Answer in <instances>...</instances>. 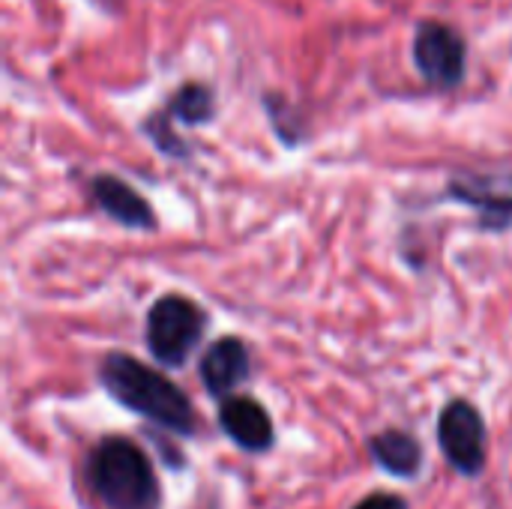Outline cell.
I'll return each instance as SVG.
<instances>
[{
    "label": "cell",
    "instance_id": "7a4b0ae2",
    "mask_svg": "<svg viewBox=\"0 0 512 509\" xmlns=\"http://www.w3.org/2000/svg\"><path fill=\"white\" fill-rule=\"evenodd\" d=\"M87 483L108 509H156L159 483L147 456L126 438H105L90 462Z\"/></svg>",
    "mask_w": 512,
    "mask_h": 509
},
{
    "label": "cell",
    "instance_id": "8992f818",
    "mask_svg": "<svg viewBox=\"0 0 512 509\" xmlns=\"http://www.w3.org/2000/svg\"><path fill=\"white\" fill-rule=\"evenodd\" d=\"M219 423L249 453H264L273 444V423L270 414L249 396H231L219 408Z\"/></svg>",
    "mask_w": 512,
    "mask_h": 509
},
{
    "label": "cell",
    "instance_id": "277c9868",
    "mask_svg": "<svg viewBox=\"0 0 512 509\" xmlns=\"http://www.w3.org/2000/svg\"><path fill=\"white\" fill-rule=\"evenodd\" d=\"M414 66L438 90H453L465 78V39L444 21H423L414 33Z\"/></svg>",
    "mask_w": 512,
    "mask_h": 509
},
{
    "label": "cell",
    "instance_id": "9c48e42d",
    "mask_svg": "<svg viewBox=\"0 0 512 509\" xmlns=\"http://www.w3.org/2000/svg\"><path fill=\"white\" fill-rule=\"evenodd\" d=\"M372 456L378 465L396 477H414L423 465V447L405 432H384L372 441Z\"/></svg>",
    "mask_w": 512,
    "mask_h": 509
},
{
    "label": "cell",
    "instance_id": "3957f363",
    "mask_svg": "<svg viewBox=\"0 0 512 509\" xmlns=\"http://www.w3.org/2000/svg\"><path fill=\"white\" fill-rule=\"evenodd\" d=\"M207 330V315L183 300V297H162L147 315V345L150 354L165 366H183L192 348L201 342Z\"/></svg>",
    "mask_w": 512,
    "mask_h": 509
},
{
    "label": "cell",
    "instance_id": "ba28073f",
    "mask_svg": "<svg viewBox=\"0 0 512 509\" xmlns=\"http://www.w3.org/2000/svg\"><path fill=\"white\" fill-rule=\"evenodd\" d=\"M93 198H96V204L111 219H117V222H123L129 228H153V210H150V204L132 186H126L123 180L108 177V174L96 177L93 180Z\"/></svg>",
    "mask_w": 512,
    "mask_h": 509
},
{
    "label": "cell",
    "instance_id": "52a82bcc",
    "mask_svg": "<svg viewBox=\"0 0 512 509\" xmlns=\"http://www.w3.org/2000/svg\"><path fill=\"white\" fill-rule=\"evenodd\" d=\"M201 378L213 396H225L249 378V354L246 345L234 336L219 339L201 363Z\"/></svg>",
    "mask_w": 512,
    "mask_h": 509
},
{
    "label": "cell",
    "instance_id": "6da1fadb",
    "mask_svg": "<svg viewBox=\"0 0 512 509\" xmlns=\"http://www.w3.org/2000/svg\"><path fill=\"white\" fill-rule=\"evenodd\" d=\"M102 384L120 405L168 432L189 435L195 429V414L183 390L126 354H111L102 363Z\"/></svg>",
    "mask_w": 512,
    "mask_h": 509
},
{
    "label": "cell",
    "instance_id": "5b68a950",
    "mask_svg": "<svg viewBox=\"0 0 512 509\" xmlns=\"http://www.w3.org/2000/svg\"><path fill=\"white\" fill-rule=\"evenodd\" d=\"M438 441L447 456V462L465 474L474 477L483 471L486 462V426L480 411L471 402H450L438 423Z\"/></svg>",
    "mask_w": 512,
    "mask_h": 509
},
{
    "label": "cell",
    "instance_id": "8fae6325",
    "mask_svg": "<svg viewBox=\"0 0 512 509\" xmlns=\"http://www.w3.org/2000/svg\"><path fill=\"white\" fill-rule=\"evenodd\" d=\"M354 509H408V507H405V501H402V498H396V495H372V498L360 501Z\"/></svg>",
    "mask_w": 512,
    "mask_h": 509
},
{
    "label": "cell",
    "instance_id": "30bf717a",
    "mask_svg": "<svg viewBox=\"0 0 512 509\" xmlns=\"http://www.w3.org/2000/svg\"><path fill=\"white\" fill-rule=\"evenodd\" d=\"M165 114L174 117V120H180V123H189V126L204 123V120L213 117V93L204 84H183L171 96Z\"/></svg>",
    "mask_w": 512,
    "mask_h": 509
}]
</instances>
